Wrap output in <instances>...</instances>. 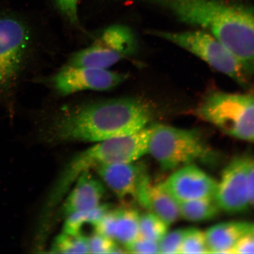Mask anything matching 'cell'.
<instances>
[{
  "instance_id": "22",
  "label": "cell",
  "mask_w": 254,
  "mask_h": 254,
  "mask_svg": "<svg viewBox=\"0 0 254 254\" xmlns=\"http://www.w3.org/2000/svg\"><path fill=\"white\" fill-rule=\"evenodd\" d=\"M186 228H180L166 233L159 242L160 254H180Z\"/></svg>"
},
{
  "instance_id": "15",
  "label": "cell",
  "mask_w": 254,
  "mask_h": 254,
  "mask_svg": "<svg viewBox=\"0 0 254 254\" xmlns=\"http://www.w3.org/2000/svg\"><path fill=\"white\" fill-rule=\"evenodd\" d=\"M254 232V223L230 221L215 224L205 233L209 253L233 254L238 241Z\"/></svg>"
},
{
  "instance_id": "27",
  "label": "cell",
  "mask_w": 254,
  "mask_h": 254,
  "mask_svg": "<svg viewBox=\"0 0 254 254\" xmlns=\"http://www.w3.org/2000/svg\"><path fill=\"white\" fill-rule=\"evenodd\" d=\"M233 254H254V232L238 241L234 247Z\"/></svg>"
},
{
  "instance_id": "10",
  "label": "cell",
  "mask_w": 254,
  "mask_h": 254,
  "mask_svg": "<svg viewBox=\"0 0 254 254\" xmlns=\"http://www.w3.org/2000/svg\"><path fill=\"white\" fill-rule=\"evenodd\" d=\"M252 158H235L222 171L217 182L215 198L221 209L231 214L240 213L251 204L249 170Z\"/></svg>"
},
{
  "instance_id": "13",
  "label": "cell",
  "mask_w": 254,
  "mask_h": 254,
  "mask_svg": "<svg viewBox=\"0 0 254 254\" xmlns=\"http://www.w3.org/2000/svg\"><path fill=\"white\" fill-rule=\"evenodd\" d=\"M136 199L168 226L180 217L179 202L168 191L164 183L152 184L148 177L139 189Z\"/></svg>"
},
{
  "instance_id": "7",
  "label": "cell",
  "mask_w": 254,
  "mask_h": 254,
  "mask_svg": "<svg viewBox=\"0 0 254 254\" xmlns=\"http://www.w3.org/2000/svg\"><path fill=\"white\" fill-rule=\"evenodd\" d=\"M149 33L188 51L237 83L247 87V75L240 63L226 47L207 32L150 31Z\"/></svg>"
},
{
  "instance_id": "17",
  "label": "cell",
  "mask_w": 254,
  "mask_h": 254,
  "mask_svg": "<svg viewBox=\"0 0 254 254\" xmlns=\"http://www.w3.org/2000/svg\"><path fill=\"white\" fill-rule=\"evenodd\" d=\"M138 212L131 208L118 209L114 240L128 246L139 237Z\"/></svg>"
},
{
  "instance_id": "20",
  "label": "cell",
  "mask_w": 254,
  "mask_h": 254,
  "mask_svg": "<svg viewBox=\"0 0 254 254\" xmlns=\"http://www.w3.org/2000/svg\"><path fill=\"white\" fill-rule=\"evenodd\" d=\"M168 227L158 216L148 212L139 217V236L159 243L167 233Z\"/></svg>"
},
{
  "instance_id": "19",
  "label": "cell",
  "mask_w": 254,
  "mask_h": 254,
  "mask_svg": "<svg viewBox=\"0 0 254 254\" xmlns=\"http://www.w3.org/2000/svg\"><path fill=\"white\" fill-rule=\"evenodd\" d=\"M51 253L88 254V237L83 234L72 235L62 232L56 238Z\"/></svg>"
},
{
  "instance_id": "12",
  "label": "cell",
  "mask_w": 254,
  "mask_h": 254,
  "mask_svg": "<svg viewBox=\"0 0 254 254\" xmlns=\"http://www.w3.org/2000/svg\"><path fill=\"white\" fill-rule=\"evenodd\" d=\"M94 169L110 189L121 199H136L141 184L148 177L144 167L135 161L101 165Z\"/></svg>"
},
{
  "instance_id": "23",
  "label": "cell",
  "mask_w": 254,
  "mask_h": 254,
  "mask_svg": "<svg viewBox=\"0 0 254 254\" xmlns=\"http://www.w3.org/2000/svg\"><path fill=\"white\" fill-rule=\"evenodd\" d=\"M118 209L108 210L94 225L95 232L114 240Z\"/></svg>"
},
{
  "instance_id": "28",
  "label": "cell",
  "mask_w": 254,
  "mask_h": 254,
  "mask_svg": "<svg viewBox=\"0 0 254 254\" xmlns=\"http://www.w3.org/2000/svg\"><path fill=\"white\" fill-rule=\"evenodd\" d=\"M249 188L251 204L254 205V159H252L249 170Z\"/></svg>"
},
{
  "instance_id": "2",
  "label": "cell",
  "mask_w": 254,
  "mask_h": 254,
  "mask_svg": "<svg viewBox=\"0 0 254 254\" xmlns=\"http://www.w3.org/2000/svg\"><path fill=\"white\" fill-rule=\"evenodd\" d=\"M180 21L207 32L230 51L247 75H254V8L225 0H144Z\"/></svg>"
},
{
  "instance_id": "26",
  "label": "cell",
  "mask_w": 254,
  "mask_h": 254,
  "mask_svg": "<svg viewBox=\"0 0 254 254\" xmlns=\"http://www.w3.org/2000/svg\"><path fill=\"white\" fill-rule=\"evenodd\" d=\"M126 249L127 253L133 254H160L158 242L139 236L132 243L126 246Z\"/></svg>"
},
{
  "instance_id": "3",
  "label": "cell",
  "mask_w": 254,
  "mask_h": 254,
  "mask_svg": "<svg viewBox=\"0 0 254 254\" xmlns=\"http://www.w3.org/2000/svg\"><path fill=\"white\" fill-rule=\"evenodd\" d=\"M150 127L133 134L97 142L71 159L60 174L47 199L43 214L49 216L82 173L101 165L130 163L148 154Z\"/></svg>"
},
{
  "instance_id": "16",
  "label": "cell",
  "mask_w": 254,
  "mask_h": 254,
  "mask_svg": "<svg viewBox=\"0 0 254 254\" xmlns=\"http://www.w3.org/2000/svg\"><path fill=\"white\" fill-rule=\"evenodd\" d=\"M179 204L180 217L192 222L212 220L221 210L215 196L190 200Z\"/></svg>"
},
{
  "instance_id": "24",
  "label": "cell",
  "mask_w": 254,
  "mask_h": 254,
  "mask_svg": "<svg viewBox=\"0 0 254 254\" xmlns=\"http://www.w3.org/2000/svg\"><path fill=\"white\" fill-rule=\"evenodd\" d=\"M116 246L114 240L95 232L88 238L89 253L90 254H113Z\"/></svg>"
},
{
  "instance_id": "25",
  "label": "cell",
  "mask_w": 254,
  "mask_h": 254,
  "mask_svg": "<svg viewBox=\"0 0 254 254\" xmlns=\"http://www.w3.org/2000/svg\"><path fill=\"white\" fill-rule=\"evenodd\" d=\"M60 13L69 23L79 27L78 6L79 0H53Z\"/></svg>"
},
{
  "instance_id": "11",
  "label": "cell",
  "mask_w": 254,
  "mask_h": 254,
  "mask_svg": "<svg viewBox=\"0 0 254 254\" xmlns=\"http://www.w3.org/2000/svg\"><path fill=\"white\" fill-rule=\"evenodd\" d=\"M164 184L179 203L214 196L217 187V182L195 164L178 168Z\"/></svg>"
},
{
  "instance_id": "18",
  "label": "cell",
  "mask_w": 254,
  "mask_h": 254,
  "mask_svg": "<svg viewBox=\"0 0 254 254\" xmlns=\"http://www.w3.org/2000/svg\"><path fill=\"white\" fill-rule=\"evenodd\" d=\"M109 206L100 204L88 210L75 212L66 217L64 224V233L78 235L81 234L82 228L86 225L94 227L96 222L109 210Z\"/></svg>"
},
{
  "instance_id": "14",
  "label": "cell",
  "mask_w": 254,
  "mask_h": 254,
  "mask_svg": "<svg viewBox=\"0 0 254 254\" xmlns=\"http://www.w3.org/2000/svg\"><path fill=\"white\" fill-rule=\"evenodd\" d=\"M63 204L65 217L75 212L88 210L101 204L104 194V186L90 171L82 173Z\"/></svg>"
},
{
  "instance_id": "8",
  "label": "cell",
  "mask_w": 254,
  "mask_h": 254,
  "mask_svg": "<svg viewBox=\"0 0 254 254\" xmlns=\"http://www.w3.org/2000/svg\"><path fill=\"white\" fill-rule=\"evenodd\" d=\"M137 44L131 28L122 24L111 25L93 45L73 54L67 65L107 69L135 53Z\"/></svg>"
},
{
  "instance_id": "4",
  "label": "cell",
  "mask_w": 254,
  "mask_h": 254,
  "mask_svg": "<svg viewBox=\"0 0 254 254\" xmlns=\"http://www.w3.org/2000/svg\"><path fill=\"white\" fill-rule=\"evenodd\" d=\"M33 40L23 16L0 11V107L12 104L33 52Z\"/></svg>"
},
{
  "instance_id": "5",
  "label": "cell",
  "mask_w": 254,
  "mask_h": 254,
  "mask_svg": "<svg viewBox=\"0 0 254 254\" xmlns=\"http://www.w3.org/2000/svg\"><path fill=\"white\" fill-rule=\"evenodd\" d=\"M196 114L225 134L254 143V94L212 92Z\"/></svg>"
},
{
  "instance_id": "21",
  "label": "cell",
  "mask_w": 254,
  "mask_h": 254,
  "mask_svg": "<svg viewBox=\"0 0 254 254\" xmlns=\"http://www.w3.org/2000/svg\"><path fill=\"white\" fill-rule=\"evenodd\" d=\"M209 253L205 233L195 228H186L180 254Z\"/></svg>"
},
{
  "instance_id": "6",
  "label": "cell",
  "mask_w": 254,
  "mask_h": 254,
  "mask_svg": "<svg viewBox=\"0 0 254 254\" xmlns=\"http://www.w3.org/2000/svg\"><path fill=\"white\" fill-rule=\"evenodd\" d=\"M148 153L165 171L207 161L211 150L196 130L157 124L150 126Z\"/></svg>"
},
{
  "instance_id": "9",
  "label": "cell",
  "mask_w": 254,
  "mask_h": 254,
  "mask_svg": "<svg viewBox=\"0 0 254 254\" xmlns=\"http://www.w3.org/2000/svg\"><path fill=\"white\" fill-rule=\"evenodd\" d=\"M128 77L125 73L107 69L66 64L44 81L57 94L66 96L85 90H109L123 83Z\"/></svg>"
},
{
  "instance_id": "1",
  "label": "cell",
  "mask_w": 254,
  "mask_h": 254,
  "mask_svg": "<svg viewBox=\"0 0 254 254\" xmlns=\"http://www.w3.org/2000/svg\"><path fill=\"white\" fill-rule=\"evenodd\" d=\"M152 116V105L141 98L101 100L65 108L51 119L42 133L57 141L97 142L140 131Z\"/></svg>"
}]
</instances>
